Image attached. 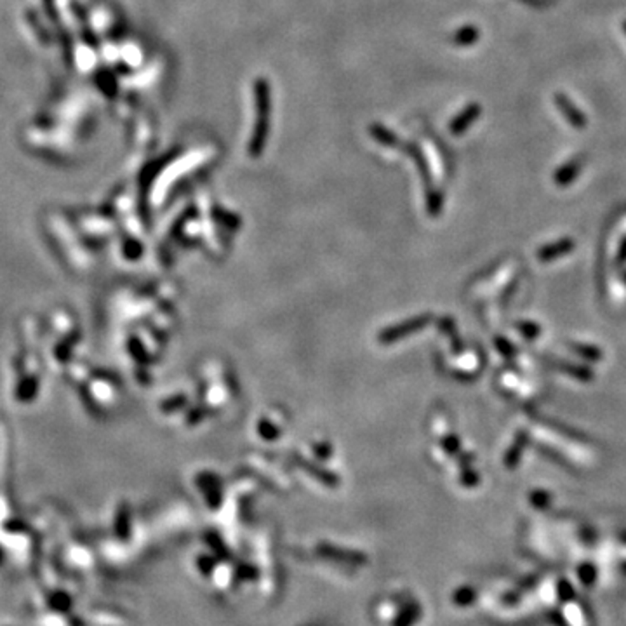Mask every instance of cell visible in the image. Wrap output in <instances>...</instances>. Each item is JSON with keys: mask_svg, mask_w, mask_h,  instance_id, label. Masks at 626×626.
I'll list each match as a JSON object with an SVG mask.
<instances>
[{"mask_svg": "<svg viewBox=\"0 0 626 626\" xmlns=\"http://www.w3.org/2000/svg\"><path fill=\"white\" fill-rule=\"evenodd\" d=\"M553 101L555 104H557L558 110H560V113L566 117V120L573 125L574 129H584V127H587L588 124L587 115H584L583 111L566 96V94L557 93L553 96Z\"/></svg>", "mask_w": 626, "mask_h": 626, "instance_id": "cell-1", "label": "cell"}, {"mask_svg": "<svg viewBox=\"0 0 626 626\" xmlns=\"http://www.w3.org/2000/svg\"><path fill=\"white\" fill-rule=\"evenodd\" d=\"M580 169H581V160H580V158H574V160L567 162V164H564L560 169H558L557 172H555V176H553L555 183H557V185H560V186L569 185V183L573 181V179L578 176Z\"/></svg>", "mask_w": 626, "mask_h": 626, "instance_id": "cell-2", "label": "cell"}, {"mask_svg": "<svg viewBox=\"0 0 626 626\" xmlns=\"http://www.w3.org/2000/svg\"><path fill=\"white\" fill-rule=\"evenodd\" d=\"M479 113H480L479 104H472V107L466 108V110L463 111V113L459 115L454 122H452V133H456V134L463 133V131H465L466 127H468V125L472 124L477 117H479Z\"/></svg>", "mask_w": 626, "mask_h": 626, "instance_id": "cell-3", "label": "cell"}, {"mask_svg": "<svg viewBox=\"0 0 626 626\" xmlns=\"http://www.w3.org/2000/svg\"><path fill=\"white\" fill-rule=\"evenodd\" d=\"M477 37H479V32H477L475 28H472V26H468V28L463 30L461 33H458L456 39H458V44H472L475 42Z\"/></svg>", "mask_w": 626, "mask_h": 626, "instance_id": "cell-4", "label": "cell"}, {"mask_svg": "<svg viewBox=\"0 0 626 626\" xmlns=\"http://www.w3.org/2000/svg\"><path fill=\"white\" fill-rule=\"evenodd\" d=\"M35 392H37V380H28L25 385H23L21 390H19V398H23V401H28V398H32L33 395H35Z\"/></svg>", "mask_w": 626, "mask_h": 626, "instance_id": "cell-5", "label": "cell"}, {"mask_svg": "<svg viewBox=\"0 0 626 626\" xmlns=\"http://www.w3.org/2000/svg\"><path fill=\"white\" fill-rule=\"evenodd\" d=\"M522 2H526V4H529V6H534V8H541V6L544 4L543 0H522Z\"/></svg>", "mask_w": 626, "mask_h": 626, "instance_id": "cell-6", "label": "cell"}, {"mask_svg": "<svg viewBox=\"0 0 626 626\" xmlns=\"http://www.w3.org/2000/svg\"><path fill=\"white\" fill-rule=\"evenodd\" d=\"M623 30H625V33H626V21H623Z\"/></svg>", "mask_w": 626, "mask_h": 626, "instance_id": "cell-7", "label": "cell"}]
</instances>
